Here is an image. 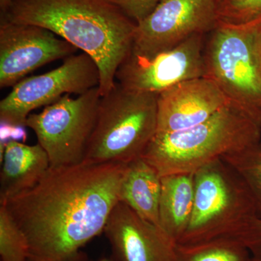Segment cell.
Instances as JSON below:
<instances>
[{"label":"cell","mask_w":261,"mask_h":261,"mask_svg":"<svg viewBox=\"0 0 261 261\" xmlns=\"http://www.w3.org/2000/svg\"><path fill=\"white\" fill-rule=\"evenodd\" d=\"M128 164L49 168L35 187L0 202L27 240L29 261H87L82 249L104 232Z\"/></svg>","instance_id":"cell-1"},{"label":"cell","mask_w":261,"mask_h":261,"mask_svg":"<svg viewBox=\"0 0 261 261\" xmlns=\"http://www.w3.org/2000/svg\"><path fill=\"white\" fill-rule=\"evenodd\" d=\"M1 19L47 29L96 62L106 95L130 53L137 23L110 0H12Z\"/></svg>","instance_id":"cell-2"},{"label":"cell","mask_w":261,"mask_h":261,"mask_svg":"<svg viewBox=\"0 0 261 261\" xmlns=\"http://www.w3.org/2000/svg\"><path fill=\"white\" fill-rule=\"evenodd\" d=\"M260 141V123L228 102L197 126L171 133H156L142 158L161 176L195 173Z\"/></svg>","instance_id":"cell-3"},{"label":"cell","mask_w":261,"mask_h":261,"mask_svg":"<svg viewBox=\"0 0 261 261\" xmlns=\"http://www.w3.org/2000/svg\"><path fill=\"white\" fill-rule=\"evenodd\" d=\"M194 183L193 209L188 226L176 245H193L219 240L242 243L260 215L238 173L224 159H219L196 171Z\"/></svg>","instance_id":"cell-4"},{"label":"cell","mask_w":261,"mask_h":261,"mask_svg":"<svg viewBox=\"0 0 261 261\" xmlns=\"http://www.w3.org/2000/svg\"><path fill=\"white\" fill-rule=\"evenodd\" d=\"M209 34L205 77L261 124V15L242 23L219 20Z\"/></svg>","instance_id":"cell-5"},{"label":"cell","mask_w":261,"mask_h":261,"mask_svg":"<svg viewBox=\"0 0 261 261\" xmlns=\"http://www.w3.org/2000/svg\"><path fill=\"white\" fill-rule=\"evenodd\" d=\"M159 94L130 90L116 82L99 102L84 162L128 164L142 157L157 132Z\"/></svg>","instance_id":"cell-6"},{"label":"cell","mask_w":261,"mask_h":261,"mask_svg":"<svg viewBox=\"0 0 261 261\" xmlns=\"http://www.w3.org/2000/svg\"><path fill=\"white\" fill-rule=\"evenodd\" d=\"M101 97L96 87L75 98L65 94L42 112L29 115L27 127L34 130L38 143L47 152L50 168L84 162Z\"/></svg>","instance_id":"cell-7"},{"label":"cell","mask_w":261,"mask_h":261,"mask_svg":"<svg viewBox=\"0 0 261 261\" xmlns=\"http://www.w3.org/2000/svg\"><path fill=\"white\" fill-rule=\"evenodd\" d=\"M99 82L100 73L93 58L84 53L73 55L54 70L15 84L0 102V121L27 126L34 110L49 106L67 94L80 95L99 87Z\"/></svg>","instance_id":"cell-8"},{"label":"cell","mask_w":261,"mask_h":261,"mask_svg":"<svg viewBox=\"0 0 261 261\" xmlns=\"http://www.w3.org/2000/svg\"><path fill=\"white\" fill-rule=\"evenodd\" d=\"M219 0H163L137 24L132 51L152 56L209 34L219 23Z\"/></svg>","instance_id":"cell-9"},{"label":"cell","mask_w":261,"mask_h":261,"mask_svg":"<svg viewBox=\"0 0 261 261\" xmlns=\"http://www.w3.org/2000/svg\"><path fill=\"white\" fill-rule=\"evenodd\" d=\"M205 35L197 34L152 56L130 51L117 70L116 82L130 90L159 94L182 82L205 77Z\"/></svg>","instance_id":"cell-10"},{"label":"cell","mask_w":261,"mask_h":261,"mask_svg":"<svg viewBox=\"0 0 261 261\" xmlns=\"http://www.w3.org/2000/svg\"><path fill=\"white\" fill-rule=\"evenodd\" d=\"M78 50L47 29L1 19L0 88L14 87L37 68Z\"/></svg>","instance_id":"cell-11"},{"label":"cell","mask_w":261,"mask_h":261,"mask_svg":"<svg viewBox=\"0 0 261 261\" xmlns=\"http://www.w3.org/2000/svg\"><path fill=\"white\" fill-rule=\"evenodd\" d=\"M104 233L118 261H176V244L123 202L115 206Z\"/></svg>","instance_id":"cell-12"},{"label":"cell","mask_w":261,"mask_h":261,"mask_svg":"<svg viewBox=\"0 0 261 261\" xmlns=\"http://www.w3.org/2000/svg\"><path fill=\"white\" fill-rule=\"evenodd\" d=\"M228 103L214 81L206 77L186 81L158 97V134L171 133L207 121Z\"/></svg>","instance_id":"cell-13"},{"label":"cell","mask_w":261,"mask_h":261,"mask_svg":"<svg viewBox=\"0 0 261 261\" xmlns=\"http://www.w3.org/2000/svg\"><path fill=\"white\" fill-rule=\"evenodd\" d=\"M0 202L35 187L50 168L47 152L39 143L10 141L0 152Z\"/></svg>","instance_id":"cell-14"},{"label":"cell","mask_w":261,"mask_h":261,"mask_svg":"<svg viewBox=\"0 0 261 261\" xmlns=\"http://www.w3.org/2000/svg\"><path fill=\"white\" fill-rule=\"evenodd\" d=\"M194 199V173H176L161 176L160 228L176 244L188 226Z\"/></svg>","instance_id":"cell-15"},{"label":"cell","mask_w":261,"mask_h":261,"mask_svg":"<svg viewBox=\"0 0 261 261\" xmlns=\"http://www.w3.org/2000/svg\"><path fill=\"white\" fill-rule=\"evenodd\" d=\"M161 176L142 157L128 163L119 192L123 202L142 219L159 226Z\"/></svg>","instance_id":"cell-16"},{"label":"cell","mask_w":261,"mask_h":261,"mask_svg":"<svg viewBox=\"0 0 261 261\" xmlns=\"http://www.w3.org/2000/svg\"><path fill=\"white\" fill-rule=\"evenodd\" d=\"M250 260V252L238 240H219L193 245H176V261Z\"/></svg>","instance_id":"cell-17"},{"label":"cell","mask_w":261,"mask_h":261,"mask_svg":"<svg viewBox=\"0 0 261 261\" xmlns=\"http://www.w3.org/2000/svg\"><path fill=\"white\" fill-rule=\"evenodd\" d=\"M223 159L245 182L261 218V141L239 152L228 154Z\"/></svg>","instance_id":"cell-18"},{"label":"cell","mask_w":261,"mask_h":261,"mask_svg":"<svg viewBox=\"0 0 261 261\" xmlns=\"http://www.w3.org/2000/svg\"><path fill=\"white\" fill-rule=\"evenodd\" d=\"M1 261H29L27 240L4 205H0Z\"/></svg>","instance_id":"cell-19"},{"label":"cell","mask_w":261,"mask_h":261,"mask_svg":"<svg viewBox=\"0 0 261 261\" xmlns=\"http://www.w3.org/2000/svg\"><path fill=\"white\" fill-rule=\"evenodd\" d=\"M219 20L242 23L261 15V0H219Z\"/></svg>","instance_id":"cell-20"},{"label":"cell","mask_w":261,"mask_h":261,"mask_svg":"<svg viewBox=\"0 0 261 261\" xmlns=\"http://www.w3.org/2000/svg\"><path fill=\"white\" fill-rule=\"evenodd\" d=\"M136 23L153 11L163 0H110Z\"/></svg>","instance_id":"cell-21"},{"label":"cell","mask_w":261,"mask_h":261,"mask_svg":"<svg viewBox=\"0 0 261 261\" xmlns=\"http://www.w3.org/2000/svg\"><path fill=\"white\" fill-rule=\"evenodd\" d=\"M242 243L250 252V261H261V218L258 217L249 228Z\"/></svg>","instance_id":"cell-22"},{"label":"cell","mask_w":261,"mask_h":261,"mask_svg":"<svg viewBox=\"0 0 261 261\" xmlns=\"http://www.w3.org/2000/svg\"><path fill=\"white\" fill-rule=\"evenodd\" d=\"M25 127L11 124L7 122L1 121L0 126V152H3L5 146L10 141L23 142L27 139Z\"/></svg>","instance_id":"cell-23"},{"label":"cell","mask_w":261,"mask_h":261,"mask_svg":"<svg viewBox=\"0 0 261 261\" xmlns=\"http://www.w3.org/2000/svg\"><path fill=\"white\" fill-rule=\"evenodd\" d=\"M12 0H0V11L1 14H4L6 10H8V7L10 6Z\"/></svg>","instance_id":"cell-24"},{"label":"cell","mask_w":261,"mask_h":261,"mask_svg":"<svg viewBox=\"0 0 261 261\" xmlns=\"http://www.w3.org/2000/svg\"><path fill=\"white\" fill-rule=\"evenodd\" d=\"M99 261H115L113 260H111V259L107 258V257H103V258L100 259Z\"/></svg>","instance_id":"cell-25"}]
</instances>
